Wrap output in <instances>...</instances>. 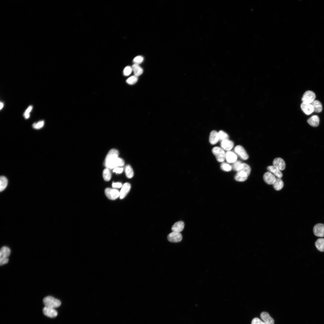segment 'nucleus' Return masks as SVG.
<instances>
[{"label": "nucleus", "instance_id": "f257e3e1", "mask_svg": "<svg viewBox=\"0 0 324 324\" xmlns=\"http://www.w3.org/2000/svg\"><path fill=\"white\" fill-rule=\"evenodd\" d=\"M118 152L116 149H112L109 151L105 160V165L106 168L114 169L124 165V161L122 159L118 157Z\"/></svg>", "mask_w": 324, "mask_h": 324}, {"label": "nucleus", "instance_id": "f03ea898", "mask_svg": "<svg viewBox=\"0 0 324 324\" xmlns=\"http://www.w3.org/2000/svg\"><path fill=\"white\" fill-rule=\"evenodd\" d=\"M43 302L45 307L54 309L59 307L61 304L59 300L50 296L45 297Z\"/></svg>", "mask_w": 324, "mask_h": 324}, {"label": "nucleus", "instance_id": "7ed1b4c3", "mask_svg": "<svg viewBox=\"0 0 324 324\" xmlns=\"http://www.w3.org/2000/svg\"><path fill=\"white\" fill-rule=\"evenodd\" d=\"M10 250L6 246H3L0 251V264L1 266L7 263L9 260L8 257L10 255Z\"/></svg>", "mask_w": 324, "mask_h": 324}, {"label": "nucleus", "instance_id": "20e7f679", "mask_svg": "<svg viewBox=\"0 0 324 324\" xmlns=\"http://www.w3.org/2000/svg\"><path fill=\"white\" fill-rule=\"evenodd\" d=\"M212 152L218 162H222L224 160L226 153L222 148L219 147H214L212 148Z\"/></svg>", "mask_w": 324, "mask_h": 324}, {"label": "nucleus", "instance_id": "39448f33", "mask_svg": "<svg viewBox=\"0 0 324 324\" xmlns=\"http://www.w3.org/2000/svg\"><path fill=\"white\" fill-rule=\"evenodd\" d=\"M316 95L311 91H306L303 95L302 99V102L311 104L315 100Z\"/></svg>", "mask_w": 324, "mask_h": 324}, {"label": "nucleus", "instance_id": "423d86ee", "mask_svg": "<svg viewBox=\"0 0 324 324\" xmlns=\"http://www.w3.org/2000/svg\"><path fill=\"white\" fill-rule=\"evenodd\" d=\"M106 196L109 199L115 200L120 196V192L118 190L111 188H106L105 190Z\"/></svg>", "mask_w": 324, "mask_h": 324}, {"label": "nucleus", "instance_id": "0eeeda50", "mask_svg": "<svg viewBox=\"0 0 324 324\" xmlns=\"http://www.w3.org/2000/svg\"><path fill=\"white\" fill-rule=\"evenodd\" d=\"M235 152L242 159L246 160L249 158L248 155L243 147L240 145H237L234 148Z\"/></svg>", "mask_w": 324, "mask_h": 324}, {"label": "nucleus", "instance_id": "6e6552de", "mask_svg": "<svg viewBox=\"0 0 324 324\" xmlns=\"http://www.w3.org/2000/svg\"><path fill=\"white\" fill-rule=\"evenodd\" d=\"M250 171L251 169L250 166L245 163H243V167L237 172L236 175L243 177H248Z\"/></svg>", "mask_w": 324, "mask_h": 324}, {"label": "nucleus", "instance_id": "1a4fd4ad", "mask_svg": "<svg viewBox=\"0 0 324 324\" xmlns=\"http://www.w3.org/2000/svg\"><path fill=\"white\" fill-rule=\"evenodd\" d=\"M182 236L180 232H172L167 236L168 240L171 242H180L182 239Z\"/></svg>", "mask_w": 324, "mask_h": 324}, {"label": "nucleus", "instance_id": "9d476101", "mask_svg": "<svg viewBox=\"0 0 324 324\" xmlns=\"http://www.w3.org/2000/svg\"><path fill=\"white\" fill-rule=\"evenodd\" d=\"M313 232L315 235L317 236L324 237V224H316L314 227Z\"/></svg>", "mask_w": 324, "mask_h": 324}, {"label": "nucleus", "instance_id": "9b49d317", "mask_svg": "<svg viewBox=\"0 0 324 324\" xmlns=\"http://www.w3.org/2000/svg\"><path fill=\"white\" fill-rule=\"evenodd\" d=\"M43 314L45 316L50 318H54L58 315L57 311L54 308L45 306L43 309Z\"/></svg>", "mask_w": 324, "mask_h": 324}, {"label": "nucleus", "instance_id": "f8f14e48", "mask_svg": "<svg viewBox=\"0 0 324 324\" xmlns=\"http://www.w3.org/2000/svg\"><path fill=\"white\" fill-rule=\"evenodd\" d=\"M300 107L302 111L307 115H309L314 112L313 107L311 104L302 102Z\"/></svg>", "mask_w": 324, "mask_h": 324}, {"label": "nucleus", "instance_id": "ddd939ff", "mask_svg": "<svg viewBox=\"0 0 324 324\" xmlns=\"http://www.w3.org/2000/svg\"><path fill=\"white\" fill-rule=\"evenodd\" d=\"M263 178L265 182L268 184H273L276 178L274 175L269 172L265 173Z\"/></svg>", "mask_w": 324, "mask_h": 324}, {"label": "nucleus", "instance_id": "4468645a", "mask_svg": "<svg viewBox=\"0 0 324 324\" xmlns=\"http://www.w3.org/2000/svg\"><path fill=\"white\" fill-rule=\"evenodd\" d=\"M273 166L277 167L280 170H283L285 168V162L283 159L281 158H275L273 160Z\"/></svg>", "mask_w": 324, "mask_h": 324}, {"label": "nucleus", "instance_id": "2eb2a0df", "mask_svg": "<svg viewBox=\"0 0 324 324\" xmlns=\"http://www.w3.org/2000/svg\"><path fill=\"white\" fill-rule=\"evenodd\" d=\"M131 187L130 184L128 183L124 184L120 191L119 197L121 199H123L127 194L130 190Z\"/></svg>", "mask_w": 324, "mask_h": 324}, {"label": "nucleus", "instance_id": "dca6fc26", "mask_svg": "<svg viewBox=\"0 0 324 324\" xmlns=\"http://www.w3.org/2000/svg\"><path fill=\"white\" fill-rule=\"evenodd\" d=\"M233 142L228 139L225 140L221 141L220 146L223 149L229 151L231 150L234 146Z\"/></svg>", "mask_w": 324, "mask_h": 324}, {"label": "nucleus", "instance_id": "f3484780", "mask_svg": "<svg viewBox=\"0 0 324 324\" xmlns=\"http://www.w3.org/2000/svg\"><path fill=\"white\" fill-rule=\"evenodd\" d=\"M260 316L265 324H274L273 319L269 315L268 313L266 312H262Z\"/></svg>", "mask_w": 324, "mask_h": 324}, {"label": "nucleus", "instance_id": "a211bd4d", "mask_svg": "<svg viewBox=\"0 0 324 324\" xmlns=\"http://www.w3.org/2000/svg\"><path fill=\"white\" fill-rule=\"evenodd\" d=\"M237 157L234 152L228 151L226 153L225 158L227 161L230 163H233L236 161Z\"/></svg>", "mask_w": 324, "mask_h": 324}, {"label": "nucleus", "instance_id": "6ab92c4d", "mask_svg": "<svg viewBox=\"0 0 324 324\" xmlns=\"http://www.w3.org/2000/svg\"><path fill=\"white\" fill-rule=\"evenodd\" d=\"M219 140L218 132L215 130L212 131L210 133L209 137V141L212 145H214L217 143Z\"/></svg>", "mask_w": 324, "mask_h": 324}, {"label": "nucleus", "instance_id": "aec40b11", "mask_svg": "<svg viewBox=\"0 0 324 324\" xmlns=\"http://www.w3.org/2000/svg\"><path fill=\"white\" fill-rule=\"evenodd\" d=\"M267 169L271 173H272L278 178H280L283 176V174L280 170L274 166H268L267 167Z\"/></svg>", "mask_w": 324, "mask_h": 324}, {"label": "nucleus", "instance_id": "412c9836", "mask_svg": "<svg viewBox=\"0 0 324 324\" xmlns=\"http://www.w3.org/2000/svg\"><path fill=\"white\" fill-rule=\"evenodd\" d=\"M184 227V223L182 221H179L173 225L171 229L172 232H180L182 231Z\"/></svg>", "mask_w": 324, "mask_h": 324}, {"label": "nucleus", "instance_id": "4be33fe9", "mask_svg": "<svg viewBox=\"0 0 324 324\" xmlns=\"http://www.w3.org/2000/svg\"><path fill=\"white\" fill-rule=\"evenodd\" d=\"M307 122L312 127H317L319 123V118L317 115L313 116L307 120Z\"/></svg>", "mask_w": 324, "mask_h": 324}, {"label": "nucleus", "instance_id": "5701e85b", "mask_svg": "<svg viewBox=\"0 0 324 324\" xmlns=\"http://www.w3.org/2000/svg\"><path fill=\"white\" fill-rule=\"evenodd\" d=\"M312 105L314 112L319 113L322 110V106L321 103L318 100H314L311 104Z\"/></svg>", "mask_w": 324, "mask_h": 324}, {"label": "nucleus", "instance_id": "b1692460", "mask_svg": "<svg viewBox=\"0 0 324 324\" xmlns=\"http://www.w3.org/2000/svg\"><path fill=\"white\" fill-rule=\"evenodd\" d=\"M134 75L138 77L141 75L143 73L142 69L138 64H134L131 67Z\"/></svg>", "mask_w": 324, "mask_h": 324}, {"label": "nucleus", "instance_id": "393cba45", "mask_svg": "<svg viewBox=\"0 0 324 324\" xmlns=\"http://www.w3.org/2000/svg\"><path fill=\"white\" fill-rule=\"evenodd\" d=\"M284 182L282 180L279 178H277L273 184L274 189L277 190H281L284 186Z\"/></svg>", "mask_w": 324, "mask_h": 324}, {"label": "nucleus", "instance_id": "a878e982", "mask_svg": "<svg viewBox=\"0 0 324 324\" xmlns=\"http://www.w3.org/2000/svg\"><path fill=\"white\" fill-rule=\"evenodd\" d=\"M315 245L317 248L320 251H324V238H319L315 243Z\"/></svg>", "mask_w": 324, "mask_h": 324}, {"label": "nucleus", "instance_id": "bb28decb", "mask_svg": "<svg viewBox=\"0 0 324 324\" xmlns=\"http://www.w3.org/2000/svg\"><path fill=\"white\" fill-rule=\"evenodd\" d=\"M8 183L7 178L5 176H2L0 178V191H3L7 187Z\"/></svg>", "mask_w": 324, "mask_h": 324}, {"label": "nucleus", "instance_id": "cd10ccee", "mask_svg": "<svg viewBox=\"0 0 324 324\" xmlns=\"http://www.w3.org/2000/svg\"><path fill=\"white\" fill-rule=\"evenodd\" d=\"M125 171L126 176L128 178H130L133 177L134 175V171L130 165H128L125 166Z\"/></svg>", "mask_w": 324, "mask_h": 324}, {"label": "nucleus", "instance_id": "c85d7f7f", "mask_svg": "<svg viewBox=\"0 0 324 324\" xmlns=\"http://www.w3.org/2000/svg\"><path fill=\"white\" fill-rule=\"evenodd\" d=\"M103 176L105 180L106 181H109L111 176V173L109 169L106 168L104 169L103 172Z\"/></svg>", "mask_w": 324, "mask_h": 324}, {"label": "nucleus", "instance_id": "c756f323", "mask_svg": "<svg viewBox=\"0 0 324 324\" xmlns=\"http://www.w3.org/2000/svg\"><path fill=\"white\" fill-rule=\"evenodd\" d=\"M243 166V163L239 160L233 163L232 167L233 169L237 172L241 170Z\"/></svg>", "mask_w": 324, "mask_h": 324}, {"label": "nucleus", "instance_id": "7c9ffc66", "mask_svg": "<svg viewBox=\"0 0 324 324\" xmlns=\"http://www.w3.org/2000/svg\"><path fill=\"white\" fill-rule=\"evenodd\" d=\"M221 169L223 170L229 172L232 169V166L228 163L222 162L220 164Z\"/></svg>", "mask_w": 324, "mask_h": 324}, {"label": "nucleus", "instance_id": "2f4dec72", "mask_svg": "<svg viewBox=\"0 0 324 324\" xmlns=\"http://www.w3.org/2000/svg\"><path fill=\"white\" fill-rule=\"evenodd\" d=\"M219 140L222 141L228 139L229 138L228 135L223 130H220L218 132Z\"/></svg>", "mask_w": 324, "mask_h": 324}, {"label": "nucleus", "instance_id": "473e14b6", "mask_svg": "<svg viewBox=\"0 0 324 324\" xmlns=\"http://www.w3.org/2000/svg\"><path fill=\"white\" fill-rule=\"evenodd\" d=\"M137 80V77L134 75L128 78L126 82L129 84L133 85L136 83Z\"/></svg>", "mask_w": 324, "mask_h": 324}, {"label": "nucleus", "instance_id": "72a5a7b5", "mask_svg": "<svg viewBox=\"0 0 324 324\" xmlns=\"http://www.w3.org/2000/svg\"><path fill=\"white\" fill-rule=\"evenodd\" d=\"M44 124L43 121L39 122L37 123H34L32 125L33 127L35 129H39L42 128Z\"/></svg>", "mask_w": 324, "mask_h": 324}, {"label": "nucleus", "instance_id": "f704fd0d", "mask_svg": "<svg viewBox=\"0 0 324 324\" xmlns=\"http://www.w3.org/2000/svg\"><path fill=\"white\" fill-rule=\"evenodd\" d=\"M143 58L141 56H136L133 59V62L134 64H138L141 63L143 61Z\"/></svg>", "mask_w": 324, "mask_h": 324}, {"label": "nucleus", "instance_id": "c9c22d12", "mask_svg": "<svg viewBox=\"0 0 324 324\" xmlns=\"http://www.w3.org/2000/svg\"><path fill=\"white\" fill-rule=\"evenodd\" d=\"M132 70V68L129 66H127L124 69L123 73L125 76H128L131 73Z\"/></svg>", "mask_w": 324, "mask_h": 324}, {"label": "nucleus", "instance_id": "e433bc0d", "mask_svg": "<svg viewBox=\"0 0 324 324\" xmlns=\"http://www.w3.org/2000/svg\"><path fill=\"white\" fill-rule=\"evenodd\" d=\"M251 324H265V323L259 318H255L252 320Z\"/></svg>", "mask_w": 324, "mask_h": 324}, {"label": "nucleus", "instance_id": "4c0bfd02", "mask_svg": "<svg viewBox=\"0 0 324 324\" xmlns=\"http://www.w3.org/2000/svg\"><path fill=\"white\" fill-rule=\"evenodd\" d=\"M32 109V106H30L26 110L25 112L24 116L26 118H28L29 116V113L31 110Z\"/></svg>", "mask_w": 324, "mask_h": 324}, {"label": "nucleus", "instance_id": "58836bf2", "mask_svg": "<svg viewBox=\"0 0 324 324\" xmlns=\"http://www.w3.org/2000/svg\"><path fill=\"white\" fill-rule=\"evenodd\" d=\"M234 178L236 181L238 182H244L248 178V177H243L236 175L235 176Z\"/></svg>", "mask_w": 324, "mask_h": 324}, {"label": "nucleus", "instance_id": "ea45409f", "mask_svg": "<svg viewBox=\"0 0 324 324\" xmlns=\"http://www.w3.org/2000/svg\"><path fill=\"white\" fill-rule=\"evenodd\" d=\"M123 169L122 167H117L114 169L113 171L117 173H121L123 171Z\"/></svg>", "mask_w": 324, "mask_h": 324}, {"label": "nucleus", "instance_id": "a19ab883", "mask_svg": "<svg viewBox=\"0 0 324 324\" xmlns=\"http://www.w3.org/2000/svg\"><path fill=\"white\" fill-rule=\"evenodd\" d=\"M112 186L113 188H119L122 187V185L121 183L116 182L113 183Z\"/></svg>", "mask_w": 324, "mask_h": 324}, {"label": "nucleus", "instance_id": "79ce46f5", "mask_svg": "<svg viewBox=\"0 0 324 324\" xmlns=\"http://www.w3.org/2000/svg\"><path fill=\"white\" fill-rule=\"evenodd\" d=\"M3 106V103L1 102V103H0V109H1L2 108V107Z\"/></svg>", "mask_w": 324, "mask_h": 324}]
</instances>
